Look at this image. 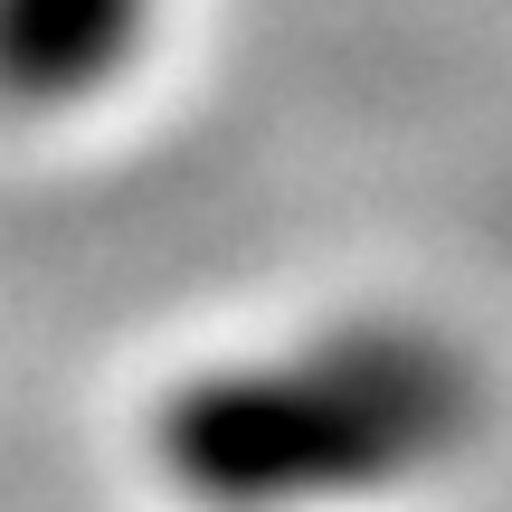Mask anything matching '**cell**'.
<instances>
[{
    "label": "cell",
    "mask_w": 512,
    "mask_h": 512,
    "mask_svg": "<svg viewBox=\"0 0 512 512\" xmlns=\"http://www.w3.org/2000/svg\"><path fill=\"white\" fill-rule=\"evenodd\" d=\"M124 0H0V57L29 76H67V67H95L105 38L124 29Z\"/></svg>",
    "instance_id": "cell-1"
}]
</instances>
